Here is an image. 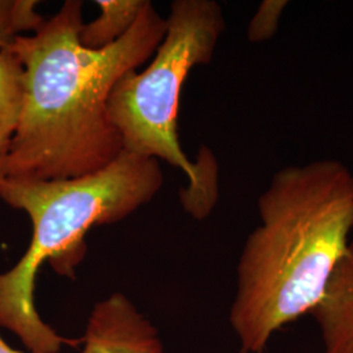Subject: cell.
<instances>
[{
	"label": "cell",
	"instance_id": "cell-1",
	"mask_svg": "<svg viewBox=\"0 0 353 353\" xmlns=\"http://www.w3.org/2000/svg\"><path fill=\"white\" fill-rule=\"evenodd\" d=\"M83 24V1L67 0L36 32L7 48L24 68V106L7 178L87 176L123 152L109 97L122 76L153 57L166 21L148 1L126 36L102 50L80 45Z\"/></svg>",
	"mask_w": 353,
	"mask_h": 353
},
{
	"label": "cell",
	"instance_id": "cell-2",
	"mask_svg": "<svg viewBox=\"0 0 353 353\" xmlns=\"http://www.w3.org/2000/svg\"><path fill=\"white\" fill-rule=\"evenodd\" d=\"M258 214L229 313L240 353L265 352L275 332L322 299L351 242L353 173L331 159L287 166L259 196Z\"/></svg>",
	"mask_w": 353,
	"mask_h": 353
},
{
	"label": "cell",
	"instance_id": "cell-3",
	"mask_svg": "<svg viewBox=\"0 0 353 353\" xmlns=\"http://www.w3.org/2000/svg\"><path fill=\"white\" fill-rule=\"evenodd\" d=\"M164 185L160 161L123 151L110 165L67 179L6 178L0 199L24 211L32 221V240L21 259L0 272V326L16 335L32 353H59L81 339L59 335L39 316L34 303L41 265L75 278L87 252L89 229L112 225L148 204Z\"/></svg>",
	"mask_w": 353,
	"mask_h": 353
},
{
	"label": "cell",
	"instance_id": "cell-4",
	"mask_svg": "<svg viewBox=\"0 0 353 353\" xmlns=\"http://www.w3.org/2000/svg\"><path fill=\"white\" fill-rule=\"evenodd\" d=\"M166 21L164 39L151 64L130 71L114 85L109 118L118 131L123 151L165 161L189 179L182 191L185 210L195 219L207 217L217 199V170L211 153L194 164L178 138V109L190 71L210 63L225 19L214 0H174Z\"/></svg>",
	"mask_w": 353,
	"mask_h": 353
},
{
	"label": "cell",
	"instance_id": "cell-5",
	"mask_svg": "<svg viewBox=\"0 0 353 353\" xmlns=\"http://www.w3.org/2000/svg\"><path fill=\"white\" fill-rule=\"evenodd\" d=\"M81 345V353H166L157 327L119 292L93 306Z\"/></svg>",
	"mask_w": 353,
	"mask_h": 353
},
{
	"label": "cell",
	"instance_id": "cell-6",
	"mask_svg": "<svg viewBox=\"0 0 353 353\" xmlns=\"http://www.w3.org/2000/svg\"><path fill=\"white\" fill-rule=\"evenodd\" d=\"M310 314L319 328L323 353H353V241Z\"/></svg>",
	"mask_w": 353,
	"mask_h": 353
},
{
	"label": "cell",
	"instance_id": "cell-7",
	"mask_svg": "<svg viewBox=\"0 0 353 353\" xmlns=\"http://www.w3.org/2000/svg\"><path fill=\"white\" fill-rule=\"evenodd\" d=\"M24 106V68L8 49H0V185L7 178L13 139Z\"/></svg>",
	"mask_w": 353,
	"mask_h": 353
},
{
	"label": "cell",
	"instance_id": "cell-8",
	"mask_svg": "<svg viewBox=\"0 0 353 353\" xmlns=\"http://www.w3.org/2000/svg\"><path fill=\"white\" fill-rule=\"evenodd\" d=\"M150 0H97L100 14L89 24H83L79 41L89 50H102L125 37L135 26Z\"/></svg>",
	"mask_w": 353,
	"mask_h": 353
},
{
	"label": "cell",
	"instance_id": "cell-9",
	"mask_svg": "<svg viewBox=\"0 0 353 353\" xmlns=\"http://www.w3.org/2000/svg\"><path fill=\"white\" fill-rule=\"evenodd\" d=\"M37 4L36 0H0V49L43 24L46 19L37 12Z\"/></svg>",
	"mask_w": 353,
	"mask_h": 353
},
{
	"label": "cell",
	"instance_id": "cell-10",
	"mask_svg": "<svg viewBox=\"0 0 353 353\" xmlns=\"http://www.w3.org/2000/svg\"><path fill=\"white\" fill-rule=\"evenodd\" d=\"M287 1H263L258 12L254 14L248 30V37L252 42H261L271 38L278 29L279 20Z\"/></svg>",
	"mask_w": 353,
	"mask_h": 353
},
{
	"label": "cell",
	"instance_id": "cell-11",
	"mask_svg": "<svg viewBox=\"0 0 353 353\" xmlns=\"http://www.w3.org/2000/svg\"><path fill=\"white\" fill-rule=\"evenodd\" d=\"M0 353H32L29 352H21V351H17V350H13L11 345H8L6 341L0 336Z\"/></svg>",
	"mask_w": 353,
	"mask_h": 353
}]
</instances>
